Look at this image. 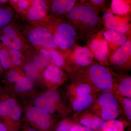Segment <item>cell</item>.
<instances>
[{
    "mask_svg": "<svg viewBox=\"0 0 131 131\" xmlns=\"http://www.w3.org/2000/svg\"><path fill=\"white\" fill-rule=\"evenodd\" d=\"M9 114V106L6 100L0 101V116L5 117Z\"/></svg>",
    "mask_w": 131,
    "mask_h": 131,
    "instance_id": "36",
    "label": "cell"
},
{
    "mask_svg": "<svg viewBox=\"0 0 131 131\" xmlns=\"http://www.w3.org/2000/svg\"><path fill=\"white\" fill-rule=\"evenodd\" d=\"M59 99L60 95L58 92L51 90L35 98L34 103L37 107L50 114H52L56 111V105Z\"/></svg>",
    "mask_w": 131,
    "mask_h": 131,
    "instance_id": "14",
    "label": "cell"
},
{
    "mask_svg": "<svg viewBox=\"0 0 131 131\" xmlns=\"http://www.w3.org/2000/svg\"><path fill=\"white\" fill-rule=\"evenodd\" d=\"M0 63L3 69L7 70L12 67L11 58L7 47L0 44Z\"/></svg>",
    "mask_w": 131,
    "mask_h": 131,
    "instance_id": "25",
    "label": "cell"
},
{
    "mask_svg": "<svg viewBox=\"0 0 131 131\" xmlns=\"http://www.w3.org/2000/svg\"><path fill=\"white\" fill-rule=\"evenodd\" d=\"M102 30L108 46L109 59L115 51L126 42L131 36V32L124 33L105 28H103Z\"/></svg>",
    "mask_w": 131,
    "mask_h": 131,
    "instance_id": "13",
    "label": "cell"
},
{
    "mask_svg": "<svg viewBox=\"0 0 131 131\" xmlns=\"http://www.w3.org/2000/svg\"><path fill=\"white\" fill-rule=\"evenodd\" d=\"M49 1V12L50 16L61 18L70 12L78 1L76 0H52Z\"/></svg>",
    "mask_w": 131,
    "mask_h": 131,
    "instance_id": "17",
    "label": "cell"
},
{
    "mask_svg": "<svg viewBox=\"0 0 131 131\" xmlns=\"http://www.w3.org/2000/svg\"><path fill=\"white\" fill-rule=\"evenodd\" d=\"M99 94H90L79 98L71 99L72 109L75 113H82L89 110Z\"/></svg>",
    "mask_w": 131,
    "mask_h": 131,
    "instance_id": "21",
    "label": "cell"
},
{
    "mask_svg": "<svg viewBox=\"0 0 131 131\" xmlns=\"http://www.w3.org/2000/svg\"><path fill=\"white\" fill-rule=\"evenodd\" d=\"M14 11L8 5H0V31L13 22Z\"/></svg>",
    "mask_w": 131,
    "mask_h": 131,
    "instance_id": "23",
    "label": "cell"
},
{
    "mask_svg": "<svg viewBox=\"0 0 131 131\" xmlns=\"http://www.w3.org/2000/svg\"><path fill=\"white\" fill-rule=\"evenodd\" d=\"M110 66L124 73L131 69V36L124 45L115 51L109 59Z\"/></svg>",
    "mask_w": 131,
    "mask_h": 131,
    "instance_id": "9",
    "label": "cell"
},
{
    "mask_svg": "<svg viewBox=\"0 0 131 131\" xmlns=\"http://www.w3.org/2000/svg\"><path fill=\"white\" fill-rule=\"evenodd\" d=\"M24 69L26 77L33 81L38 77V69L31 62L26 63L24 66Z\"/></svg>",
    "mask_w": 131,
    "mask_h": 131,
    "instance_id": "31",
    "label": "cell"
},
{
    "mask_svg": "<svg viewBox=\"0 0 131 131\" xmlns=\"http://www.w3.org/2000/svg\"><path fill=\"white\" fill-rule=\"evenodd\" d=\"M87 46L98 63L106 67L110 66L108 46L103 36L102 29L92 35L88 40Z\"/></svg>",
    "mask_w": 131,
    "mask_h": 131,
    "instance_id": "8",
    "label": "cell"
},
{
    "mask_svg": "<svg viewBox=\"0 0 131 131\" xmlns=\"http://www.w3.org/2000/svg\"><path fill=\"white\" fill-rule=\"evenodd\" d=\"M7 49L10 55L11 62L13 66L18 67L21 65L27 57L25 54L20 51L7 48Z\"/></svg>",
    "mask_w": 131,
    "mask_h": 131,
    "instance_id": "26",
    "label": "cell"
},
{
    "mask_svg": "<svg viewBox=\"0 0 131 131\" xmlns=\"http://www.w3.org/2000/svg\"><path fill=\"white\" fill-rule=\"evenodd\" d=\"M43 75L47 83L53 86L60 85L68 78L62 69L51 63L45 69Z\"/></svg>",
    "mask_w": 131,
    "mask_h": 131,
    "instance_id": "19",
    "label": "cell"
},
{
    "mask_svg": "<svg viewBox=\"0 0 131 131\" xmlns=\"http://www.w3.org/2000/svg\"><path fill=\"white\" fill-rule=\"evenodd\" d=\"M32 60L31 62L39 70V69L46 68L51 63L50 60L47 57L39 52L32 55Z\"/></svg>",
    "mask_w": 131,
    "mask_h": 131,
    "instance_id": "28",
    "label": "cell"
},
{
    "mask_svg": "<svg viewBox=\"0 0 131 131\" xmlns=\"http://www.w3.org/2000/svg\"><path fill=\"white\" fill-rule=\"evenodd\" d=\"M88 110L107 122L118 117L119 104L114 94L101 93Z\"/></svg>",
    "mask_w": 131,
    "mask_h": 131,
    "instance_id": "4",
    "label": "cell"
},
{
    "mask_svg": "<svg viewBox=\"0 0 131 131\" xmlns=\"http://www.w3.org/2000/svg\"><path fill=\"white\" fill-rule=\"evenodd\" d=\"M48 1L31 0L26 18L30 25H39L49 16Z\"/></svg>",
    "mask_w": 131,
    "mask_h": 131,
    "instance_id": "10",
    "label": "cell"
},
{
    "mask_svg": "<svg viewBox=\"0 0 131 131\" xmlns=\"http://www.w3.org/2000/svg\"><path fill=\"white\" fill-rule=\"evenodd\" d=\"M64 16L74 28L78 37L87 41L103 28L99 13L86 1H78L70 12Z\"/></svg>",
    "mask_w": 131,
    "mask_h": 131,
    "instance_id": "1",
    "label": "cell"
},
{
    "mask_svg": "<svg viewBox=\"0 0 131 131\" xmlns=\"http://www.w3.org/2000/svg\"><path fill=\"white\" fill-rule=\"evenodd\" d=\"M119 104L123 108L124 113L127 118L131 122V98L123 97L115 95Z\"/></svg>",
    "mask_w": 131,
    "mask_h": 131,
    "instance_id": "29",
    "label": "cell"
},
{
    "mask_svg": "<svg viewBox=\"0 0 131 131\" xmlns=\"http://www.w3.org/2000/svg\"><path fill=\"white\" fill-rule=\"evenodd\" d=\"M7 130L5 124L0 122V131H7Z\"/></svg>",
    "mask_w": 131,
    "mask_h": 131,
    "instance_id": "38",
    "label": "cell"
},
{
    "mask_svg": "<svg viewBox=\"0 0 131 131\" xmlns=\"http://www.w3.org/2000/svg\"><path fill=\"white\" fill-rule=\"evenodd\" d=\"M31 0H10L9 3L11 7L17 13L26 16L30 7Z\"/></svg>",
    "mask_w": 131,
    "mask_h": 131,
    "instance_id": "24",
    "label": "cell"
},
{
    "mask_svg": "<svg viewBox=\"0 0 131 131\" xmlns=\"http://www.w3.org/2000/svg\"><path fill=\"white\" fill-rule=\"evenodd\" d=\"M116 16L108 9L103 13L101 18L105 28L119 32H131V25L129 23V15Z\"/></svg>",
    "mask_w": 131,
    "mask_h": 131,
    "instance_id": "11",
    "label": "cell"
},
{
    "mask_svg": "<svg viewBox=\"0 0 131 131\" xmlns=\"http://www.w3.org/2000/svg\"><path fill=\"white\" fill-rule=\"evenodd\" d=\"M69 75L72 82L88 83L99 93L114 94L113 87L116 79L111 70L96 62L85 68H73Z\"/></svg>",
    "mask_w": 131,
    "mask_h": 131,
    "instance_id": "2",
    "label": "cell"
},
{
    "mask_svg": "<svg viewBox=\"0 0 131 131\" xmlns=\"http://www.w3.org/2000/svg\"><path fill=\"white\" fill-rule=\"evenodd\" d=\"M21 32L29 43L35 48L51 49L62 52L54 43L51 34L44 27L30 25Z\"/></svg>",
    "mask_w": 131,
    "mask_h": 131,
    "instance_id": "5",
    "label": "cell"
},
{
    "mask_svg": "<svg viewBox=\"0 0 131 131\" xmlns=\"http://www.w3.org/2000/svg\"><path fill=\"white\" fill-rule=\"evenodd\" d=\"M76 124V123L74 121H73L69 119L65 120L59 124L55 131H70Z\"/></svg>",
    "mask_w": 131,
    "mask_h": 131,
    "instance_id": "34",
    "label": "cell"
},
{
    "mask_svg": "<svg viewBox=\"0 0 131 131\" xmlns=\"http://www.w3.org/2000/svg\"><path fill=\"white\" fill-rule=\"evenodd\" d=\"M28 118L36 124L40 129L47 130L51 125L50 115L44 110L37 107H32L28 109L27 112Z\"/></svg>",
    "mask_w": 131,
    "mask_h": 131,
    "instance_id": "16",
    "label": "cell"
},
{
    "mask_svg": "<svg viewBox=\"0 0 131 131\" xmlns=\"http://www.w3.org/2000/svg\"><path fill=\"white\" fill-rule=\"evenodd\" d=\"M3 69L2 67L1 66V63H0V73H1Z\"/></svg>",
    "mask_w": 131,
    "mask_h": 131,
    "instance_id": "39",
    "label": "cell"
},
{
    "mask_svg": "<svg viewBox=\"0 0 131 131\" xmlns=\"http://www.w3.org/2000/svg\"><path fill=\"white\" fill-rule=\"evenodd\" d=\"M47 28L51 34L54 43L63 53L77 44L79 38L73 26L62 18L49 15L39 25Z\"/></svg>",
    "mask_w": 131,
    "mask_h": 131,
    "instance_id": "3",
    "label": "cell"
},
{
    "mask_svg": "<svg viewBox=\"0 0 131 131\" xmlns=\"http://www.w3.org/2000/svg\"><path fill=\"white\" fill-rule=\"evenodd\" d=\"M74 120L81 125L95 131H102L106 127V122L88 110L74 115Z\"/></svg>",
    "mask_w": 131,
    "mask_h": 131,
    "instance_id": "12",
    "label": "cell"
},
{
    "mask_svg": "<svg viewBox=\"0 0 131 131\" xmlns=\"http://www.w3.org/2000/svg\"><path fill=\"white\" fill-rule=\"evenodd\" d=\"M109 9L113 14L120 16L129 15L130 14L131 1L112 0Z\"/></svg>",
    "mask_w": 131,
    "mask_h": 131,
    "instance_id": "22",
    "label": "cell"
},
{
    "mask_svg": "<svg viewBox=\"0 0 131 131\" xmlns=\"http://www.w3.org/2000/svg\"><path fill=\"white\" fill-rule=\"evenodd\" d=\"M116 79L113 87L115 95L131 98V77L123 73H115L111 70Z\"/></svg>",
    "mask_w": 131,
    "mask_h": 131,
    "instance_id": "15",
    "label": "cell"
},
{
    "mask_svg": "<svg viewBox=\"0 0 131 131\" xmlns=\"http://www.w3.org/2000/svg\"><path fill=\"white\" fill-rule=\"evenodd\" d=\"M0 44L8 49L20 51L27 55L31 51L29 43L13 22L0 31Z\"/></svg>",
    "mask_w": 131,
    "mask_h": 131,
    "instance_id": "6",
    "label": "cell"
},
{
    "mask_svg": "<svg viewBox=\"0 0 131 131\" xmlns=\"http://www.w3.org/2000/svg\"><path fill=\"white\" fill-rule=\"evenodd\" d=\"M106 123V127L102 131H124V125L120 121L115 119Z\"/></svg>",
    "mask_w": 131,
    "mask_h": 131,
    "instance_id": "32",
    "label": "cell"
},
{
    "mask_svg": "<svg viewBox=\"0 0 131 131\" xmlns=\"http://www.w3.org/2000/svg\"><path fill=\"white\" fill-rule=\"evenodd\" d=\"M27 131H38L37 130H35V129H30L28 130Z\"/></svg>",
    "mask_w": 131,
    "mask_h": 131,
    "instance_id": "40",
    "label": "cell"
},
{
    "mask_svg": "<svg viewBox=\"0 0 131 131\" xmlns=\"http://www.w3.org/2000/svg\"><path fill=\"white\" fill-rule=\"evenodd\" d=\"M37 51L47 57L51 63L64 70L69 74L72 71V68L68 64L62 52L55 50L36 48Z\"/></svg>",
    "mask_w": 131,
    "mask_h": 131,
    "instance_id": "18",
    "label": "cell"
},
{
    "mask_svg": "<svg viewBox=\"0 0 131 131\" xmlns=\"http://www.w3.org/2000/svg\"><path fill=\"white\" fill-rule=\"evenodd\" d=\"M9 106V115L12 119L14 121L18 120L20 118L21 114V110L14 100L12 98H8L7 100Z\"/></svg>",
    "mask_w": 131,
    "mask_h": 131,
    "instance_id": "30",
    "label": "cell"
},
{
    "mask_svg": "<svg viewBox=\"0 0 131 131\" xmlns=\"http://www.w3.org/2000/svg\"><path fill=\"white\" fill-rule=\"evenodd\" d=\"M68 64L72 69L83 68L89 66L95 62L93 56L87 46L77 44L68 51L63 53Z\"/></svg>",
    "mask_w": 131,
    "mask_h": 131,
    "instance_id": "7",
    "label": "cell"
},
{
    "mask_svg": "<svg viewBox=\"0 0 131 131\" xmlns=\"http://www.w3.org/2000/svg\"><path fill=\"white\" fill-rule=\"evenodd\" d=\"M69 93L71 99L79 98L90 94L100 93L92 86L88 83L82 82H72L69 88Z\"/></svg>",
    "mask_w": 131,
    "mask_h": 131,
    "instance_id": "20",
    "label": "cell"
},
{
    "mask_svg": "<svg viewBox=\"0 0 131 131\" xmlns=\"http://www.w3.org/2000/svg\"><path fill=\"white\" fill-rule=\"evenodd\" d=\"M7 131H8V130H7Z\"/></svg>",
    "mask_w": 131,
    "mask_h": 131,
    "instance_id": "41",
    "label": "cell"
},
{
    "mask_svg": "<svg viewBox=\"0 0 131 131\" xmlns=\"http://www.w3.org/2000/svg\"><path fill=\"white\" fill-rule=\"evenodd\" d=\"M24 76L20 74L18 72L15 70L10 71L7 75V79L11 82H18Z\"/></svg>",
    "mask_w": 131,
    "mask_h": 131,
    "instance_id": "35",
    "label": "cell"
},
{
    "mask_svg": "<svg viewBox=\"0 0 131 131\" xmlns=\"http://www.w3.org/2000/svg\"><path fill=\"white\" fill-rule=\"evenodd\" d=\"M70 131H94L90 128L79 124H76Z\"/></svg>",
    "mask_w": 131,
    "mask_h": 131,
    "instance_id": "37",
    "label": "cell"
},
{
    "mask_svg": "<svg viewBox=\"0 0 131 131\" xmlns=\"http://www.w3.org/2000/svg\"><path fill=\"white\" fill-rule=\"evenodd\" d=\"M33 80L27 77H24L21 80L16 83L15 86V91L19 93L26 92L32 89Z\"/></svg>",
    "mask_w": 131,
    "mask_h": 131,
    "instance_id": "27",
    "label": "cell"
},
{
    "mask_svg": "<svg viewBox=\"0 0 131 131\" xmlns=\"http://www.w3.org/2000/svg\"><path fill=\"white\" fill-rule=\"evenodd\" d=\"M89 4L94 7L98 13L105 12L107 9V3L108 1L105 0H89L86 1Z\"/></svg>",
    "mask_w": 131,
    "mask_h": 131,
    "instance_id": "33",
    "label": "cell"
}]
</instances>
